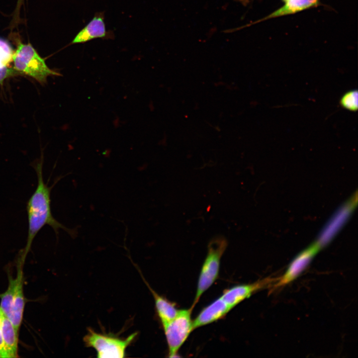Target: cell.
Instances as JSON below:
<instances>
[{"label": "cell", "instance_id": "cell-1", "mask_svg": "<svg viewBox=\"0 0 358 358\" xmlns=\"http://www.w3.org/2000/svg\"><path fill=\"white\" fill-rule=\"evenodd\" d=\"M43 158L33 165L37 177V187L29 198L26 206L28 217V234L26 243L19 257L25 260L31 249L33 241L38 233L45 225L51 227L56 234L63 229L72 237L77 235L75 229H70L58 221L52 214L50 193L52 186L46 183L43 177Z\"/></svg>", "mask_w": 358, "mask_h": 358}, {"label": "cell", "instance_id": "cell-2", "mask_svg": "<svg viewBox=\"0 0 358 358\" xmlns=\"http://www.w3.org/2000/svg\"><path fill=\"white\" fill-rule=\"evenodd\" d=\"M227 245L226 239L222 236H216L209 242L207 255L199 273L192 308L218 277L221 259Z\"/></svg>", "mask_w": 358, "mask_h": 358}, {"label": "cell", "instance_id": "cell-3", "mask_svg": "<svg viewBox=\"0 0 358 358\" xmlns=\"http://www.w3.org/2000/svg\"><path fill=\"white\" fill-rule=\"evenodd\" d=\"M13 69L17 73L30 76L41 84L48 77L59 76L60 73L50 69L30 44L20 43L12 56Z\"/></svg>", "mask_w": 358, "mask_h": 358}, {"label": "cell", "instance_id": "cell-4", "mask_svg": "<svg viewBox=\"0 0 358 358\" xmlns=\"http://www.w3.org/2000/svg\"><path fill=\"white\" fill-rule=\"evenodd\" d=\"M137 335V333H134L126 338H121L113 334L98 333L88 328L83 340L86 347L96 351L97 358H122L125 357L127 348Z\"/></svg>", "mask_w": 358, "mask_h": 358}, {"label": "cell", "instance_id": "cell-5", "mask_svg": "<svg viewBox=\"0 0 358 358\" xmlns=\"http://www.w3.org/2000/svg\"><path fill=\"white\" fill-rule=\"evenodd\" d=\"M193 308L179 310L176 316L162 325L168 347L169 357H175L194 330L191 313Z\"/></svg>", "mask_w": 358, "mask_h": 358}, {"label": "cell", "instance_id": "cell-6", "mask_svg": "<svg viewBox=\"0 0 358 358\" xmlns=\"http://www.w3.org/2000/svg\"><path fill=\"white\" fill-rule=\"evenodd\" d=\"M320 249L315 242L299 253L290 263L282 275L276 279L272 285V289L283 287L299 277Z\"/></svg>", "mask_w": 358, "mask_h": 358}, {"label": "cell", "instance_id": "cell-7", "mask_svg": "<svg viewBox=\"0 0 358 358\" xmlns=\"http://www.w3.org/2000/svg\"><path fill=\"white\" fill-rule=\"evenodd\" d=\"M276 279L267 277L255 282L235 285L225 290L220 297L233 309L253 294L272 283Z\"/></svg>", "mask_w": 358, "mask_h": 358}, {"label": "cell", "instance_id": "cell-8", "mask_svg": "<svg viewBox=\"0 0 358 358\" xmlns=\"http://www.w3.org/2000/svg\"><path fill=\"white\" fill-rule=\"evenodd\" d=\"M357 195L354 196L341 207L327 224L316 243L321 249L332 240L353 212L357 205Z\"/></svg>", "mask_w": 358, "mask_h": 358}, {"label": "cell", "instance_id": "cell-9", "mask_svg": "<svg viewBox=\"0 0 358 358\" xmlns=\"http://www.w3.org/2000/svg\"><path fill=\"white\" fill-rule=\"evenodd\" d=\"M24 260L18 258L17 263V282L14 293L10 315L9 319L14 327L19 331L22 321L25 304L23 292V266Z\"/></svg>", "mask_w": 358, "mask_h": 358}, {"label": "cell", "instance_id": "cell-10", "mask_svg": "<svg viewBox=\"0 0 358 358\" xmlns=\"http://www.w3.org/2000/svg\"><path fill=\"white\" fill-rule=\"evenodd\" d=\"M108 34L104 20L103 12L96 13L93 18L81 29L71 44H81L96 38H108Z\"/></svg>", "mask_w": 358, "mask_h": 358}, {"label": "cell", "instance_id": "cell-11", "mask_svg": "<svg viewBox=\"0 0 358 358\" xmlns=\"http://www.w3.org/2000/svg\"><path fill=\"white\" fill-rule=\"evenodd\" d=\"M232 309L220 296L203 308L193 320L194 330L222 319Z\"/></svg>", "mask_w": 358, "mask_h": 358}, {"label": "cell", "instance_id": "cell-12", "mask_svg": "<svg viewBox=\"0 0 358 358\" xmlns=\"http://www.w3.org/2000/svg\"><path fill=\"white\" fill-rule=\"evenodd\" d=\"M0 331L3 345L8 358H15L18 356V331L0 308Z\"/></svg>", "mask_w": 358, "mask_h": 358}, {"label": "cell", "instance_id": "cell-13", "mask_svg": "<svg viewBox=\"0 0 358 358\" xmlns=\"http://www.w3.org/2000/svg\"><path fill=\"white\" fill-rule=\"evenodd\" d=\"M145 282L154 297L156 311L162 325L169 323L176 316L179 311L175 303L159 295L145 280Z\"/></svg>", "mask_w": 358, "mask_h": 358}, {"label": "cell", "instance_id": "cell-14", "mask_svg": "<svg viewBox=\"0 0 358 358\" xmlns=\"http://www.w3.org/2000/svg\"><path fill=\"white\" fill-rule=\"evenodd\" d=\"M319 0H288L279 8L266 17L264 19L295 13L315 6Z\"/></svg>", "mask_w": 358, "mask_h": 358}, {"label": "cell", "instance_id": "cell-15", "mask_svg": "<svg viewBox=\"0 0 358 358\" xmlns=\"http://www.w3.org/2000/svg\"><path fill=\"white\" fill-rule=\"evenodd\" d=\"M17 282V277L15 278L9 275L8 284L7 289L3 293L0 294V308L3 313L9 317L14 293Z\"/></svg>", "mask_w": 358, "mask_h": 358}, {"label": "cell", "instance_id": "cell-16", "mask_svg": "<svg viewBox=\"0 0 358 358\" xmlns=\"http://www.w3.org/2000/svg\"><path fill=\"white\" fill-rule=\"evenodd\" d=\"M358 90H352L346 92L341 97L340 103L342 107L352 111L358 109Z\"/></svg>", "mask_w": 358, "mask_h": 358}, {"label": "cell", "instance_id": "cell-17", "mask_svg": "<svg viewBox=\"0 0 358 358\" xmlns=\"http://www.w3.org/2000/svg\"><path fill=\"white\" fill-rule=\"evenodd\" d=\"M14 52L10 45L5 41L0 39V57L6 65L12 62Z\"/></svg>", "mask_w": 358, "mask_h": 358}, {"label": "cell", "instance_id": "cell-18", "mask_svg": "<svg viewBox=\"0 0 358 358\" xmlns=\"http://www.w3.org/2000/svg\"><path fill=\"white\" fill-rule=\"evenodd\" d=\"M14 69L5 65L0 68V84H2L4 80L15 74ZM17 73V72H16Z\"/></svg>", "mask_w": 358, "mask_h": 358}, {"label": "cell", "instance_id": "cell-19", "mask_svg": "<svg viewBox=\"0 0 358 358\" xmlns=\"http://www.w3.org/2000/svg\"><path fill=\"white\" fill-rule=\"evenodd\" d=\"M0 358H8L7 353L5 351L0 331Z\"/></svg>", "mask_w": 358, "mask_h": 358}, {"label": "cell", "instance_id": "cell-20", "mask_svg": "<svg viewBox=\"0 0 358 358\" xmlns=\"http://www.w3.org/2000/svg\"><path fill=\"white\" fill-rule=\"evenodd\" d=\"M23 0H18L16 9H18V10L19 9V8L20 7L22 3L23 2Z\"/></svg>", "mask_w": 358, "mask_h": 358}, {"label": "cell", "instance_id": "cell-21", "mask_svg": "<svg viewBox=\"0 0 358 358\" xmlns=\"http://www.w3.org/2000/svg\"><path fill=\"white\" fill-rule=\"evenodd\" d=\"M5 65H6V64L4 63V62L3 61V60H2V59H1V58L0 57V68H1L2 67L5 66Z\"/></svg>", "mask_w": 358, "mask_h": 358}, {"label": "cell", "instance_id": "cell-22", "mask_svg": "<svg viewBox=\"0 0 358 358\" xmlns=\"http://www.w3.org/2000/svg\"><path fill=\"white\" fill-rule=\"evenodd\" d=\"M283 0L285 2V1H287V0Z\"/></svg>", "mask_w": 358, "mask_h": 358}]
</instances>
